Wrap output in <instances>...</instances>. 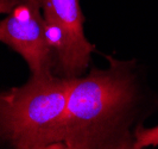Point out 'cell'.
Returning <instances> with one entry per match:
<instances>
[{"label": "cell", "mask_w": 158, "mask_h": 149, "mask_svg": "<svg viewBox=\"0 0 158 149\" xmlns=\"http://www.w3.org/2000/svg\"><path fill=\"white\" fill-rule=\"evenodd\" d=\"M148 147H158V125L152 128L140 125L135 130L133 149H143Z\"/></svg>", "instance_id": "cell-5"}, {"label": "cell", "mask_w": 158, "mask_h": 149, "mask_svg": "<svg viewBox=\"0 0 158 149\" xmlns=\"http://www.w3.org/2000/svg\"><path fill=\"white\" fill-rule=\"evenodd\" d=\"M108 68L73 78L62 148L133 149L135 133L153 111V99L135 60L105 55Z\"/></svg>", "instance_id": "cell-1"}, {"label": "cell", "mask_w": 158, "mask_h": 149, "mask_svg": "<svg viewBox=\"0 0 158 149\" xmlns=\"http://www.w3.org/2000/svg\"><path fill=\"white\" fill-rule=\"evenodd\" d=\"M47 24V35L55 51L56 75L77 78L86 74L96 47L85 35V16L80 0H37Z\"/></svg>", "instance_id": "cell-3"}, {"label": "cell", "mask_w": 158, "mask_h": 149, "mask_svg": "<svg viewBox=\"0 0 158 149\" xmlns=\"http://www.w3.org/2000/svg\"><path fill=\"white\" fill-rule=\"evenodd\" d=\"M22 0H0V15L11 13Z\"/></svg>", "instance_id": "cell-6"}, {"label": "cell", "mask_w": 158, "mask_h": 149, "mask_svg": "<svg viewBox=\"0 0 158 149\" xmlns=\"http://www.w3.org/2000/svg\"><path fill=\"white\" fill-rule=\"evenodd\" d=\"M0 43L22 56L30 77L55 74L56 55L47 35V24L37 0H22L0 20Z\"/></svg>", "instance_id": "cell-4"}, {"label": "cell", "mask_w": 158, "mask_h": 149, "mask_svg": "<svg viewBox=\"0 0 158 149\" xmlns=\"http://www.w3.org/2000/svg\"><path fill=\"white\" fill-rule=\"evenodd\" d=\"M73 79L30 77L0 91V148H62V129Z\"/></svg>", "instance_id": "cell-2"}]
</instances>
